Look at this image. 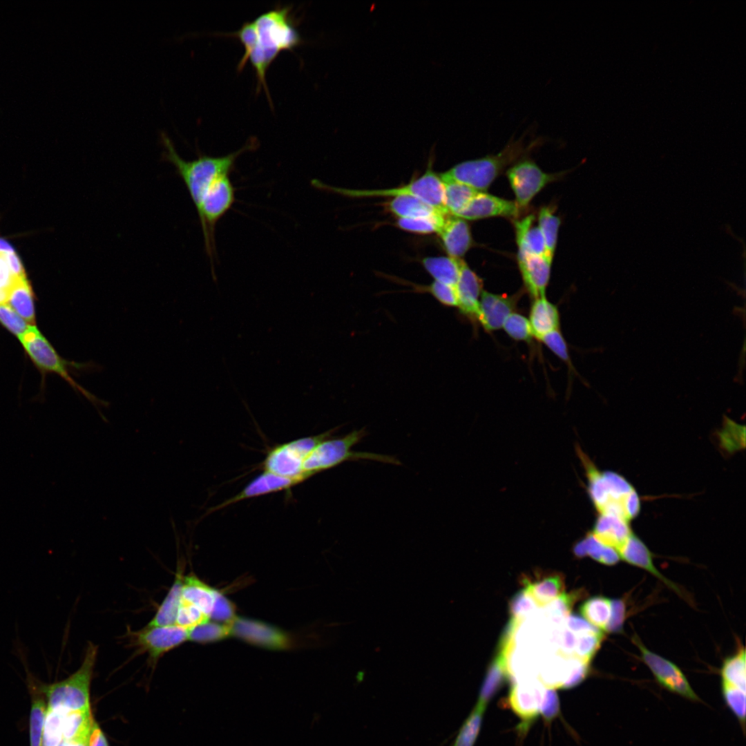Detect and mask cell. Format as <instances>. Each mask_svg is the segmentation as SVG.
I'll return each instance as SVG.
<instances>
[{"mask_svg": "<svg viewBox=\"0 0 746 746\" xmlns=\"http://www.w3.org/2000/svg\"><path fill=\"white\" fill-rule=\"evenodd\" d=\"M291 8L277 6L255 20L244 23L238 30L224 34L240 41L245 52L237 68L240 70L248 60L250 61L257 79L256 90L260 91L263 87L269 101L266 82L268 68L281 51L291 50L303 41Z\"/></svg>", "mask_w": 746, "mask_h": 746, "instance_id": "obj_1", "label": "cell"}, {"mask_svg": "<svg viewBox=\"0 0 746 746\" xmlns=\"http://www.w3.org/2000/svg\"><path fill=\"white\" fill-rule=\"evenodd\" d=\"M160 140L163 146L162 159L173 165L177 174L186 185L197 211L211 183L220 175H229L234 169L238 157L258 146L256 139L254 138L240 149L224 156L213 157L198 153L196 159L186 160L178 154L166 132H160Z\"/></svg>", "mask_w": 746, "mask_h": 746, "instance_id": "obj_2", "label": "cell"}, {"mask_svg": "<svg viewBox=\"0 0 746 746\" xmlns=\"http://www.w3.org/2000/svg\"><path fill=\"white\" fill-rule=\"evenodd\" d=\"M577 454L584 467L588 492L598 515L618 516L630 522L640 511V499L635 488L622 475L601 471L580 448Z\"/></svg>", "mask_w": 746, "mask_h": 746, "instance_id": "obj_3", "label": "cell"}, {"mask_svg": "<svg viewBox=\"0 0 746 746\" xmlns=\"http://www.w3.org/2000/svg\"><path fill=\"white\" fill-rule=\"evenodd\" d=\"M367 434L365 428L354 430L338 438H327L320 442L309 453L303 463V472L311 477L347 461L370 460L393 465H401L399 459L391 455L368 452H358L352 448Z\"/></svg>", "mask_w": 746, "mask_h": 746, "instance_id": "obj_4", "label": "cell"}, {"mask_svg": "<svg viewBox=\"0 0 746 746\" xmlns=\"http://www.w3.org/2000/svg\"><path fill=\"white\" fill-rule=\"evenodd\" d=\"M98 647L89 642L80 667L67 678L42 685L48 700L47 709L64 711L90 708V686L97 660Z\"/></svg>", "mask_w": 746, "mask_h": 746, "instance_id": "obj_5", "label": "cell"}, {"mask_svg": "<svg viewBox=\"0 0 746 746\" xmlns=\"http://www.w3.org/2000/svg\"><path fill=\"white\" fill-rule=\"evenodd\" d=\"M523 140L511 139L499 153L461 162L439 176L442 182H459L483 192L504 167L526 151Z\"/></svg>", "mask_w": 746, "mask_h": 746, "instance_id": "obj_6", "label": "cell"}, {"mask_svg": "<svg viewBox=\"0 0 746 746\" xmlns=\"http://www.w3.org/2000/svg\"><path fill=\"white\" fill-rule=\"evenodd\" d=\"M312 185L316 189L350 198L391 197L409 195L419 198L430 206L450 214L445 204L444 189L438 175L430 167L418 179L398 188L383 189H350L330 186L314 179Z\"/></svg>", "mask_w": 746, "mask_h": 746, "instance_id": "obj_7", "label": "cell"}, {"mask_svg": "<svg viewBox=\"0 0 746 746\" xmlns=\"http://www.w3.org/2000/svg\"><path fill=\"white\" fill-rule=\"evenodd\" d=\"M24 350L38 368L44 372H53L67 381L72 388L83 394L99 410V406H107L108 402L98 399L78 384L69 374V367L80 369L92 365L68 362L62 358L35 325H30L19 338Z\"/></svg>", "mask_w": 746, "mask_h": 746, "instance_id": "obj_8", "label": "cell"}, {"mask_svg": "<svg viewBox=\"0 0 746 746\" xmlns=\"http://www.w3.org/2000/svg\"><path fill=\"white\" fill-rule=\"evenodd\" d=\"M235 200V188L229 175H222L217 178L208 188L197 211L202 230L205 251L211 262L216 255V224L231 209Z\"/></svg>", "mask_w": 746, "mask_h": 746, "instance_id": "obj_9", "label": "cell"}, {"mask_svg": "<svg viewBox=\"0 0 746 746\" xmlns=\"http://www.w3.org/2000/svg\"><path fill=\"white\" fill-rule=\"evenodd\" d=\"M333 430L301 437L279 444L269 450L262 462L264 470L276 475L306 480L311 476L303 472V463L313 449L329 438Z\"/></svg>", "mask_w": 746, "mask_h": 746, "instance_id": "obj_10", "label": "cell"}, {"mask_svg": "<svg viewBox=\"0 0 746 746\" xmlns=\"http://www.w3.org/2000/svg\"><path fill=\"white\" fill-rule=\"evenodd\" d=\"M632 641L640 650L642 660L651 670L660 685L689 700L701 701L684 673L676 664L650 651L637 635H633Z\"/></svg>", "mask_w": 746, "mask_h": 746, "instance_id": "obj_11", "label": "cell"}, {"mask_svg": "<svg viewBox=\"0 0 746 746\" xmlns=\"http://www.w3.org/2000/svg\"><path fill=\"white\" fill-rule=\"evenodd\" d=\"M189 630L176 624L147 627L132 632V642L140 651L147 653L155 664L166 653L189 640Z\"/></svg>", "mask_w": 746, "mask_h": 746, "instance_id": "obj_12", "label": "cell"}, {"mask_svg": "<svg viewBox=\"0 0 746 746\" xmlns=\"http://www.w3.org/2000/svg\"><path fill=\"white\" fill-rule=\"evenodd\" d=\"M507 176L519 209L526 207L534 196L553 180V175L542 171L529 160H522L510 167L507 171Z\"/></svg>", "mask_w": 746, "mask_h": 746, "instance_id": "obj_13", "label": "cell"}, {"mask_svg": "<svg viewBox=\"0 0 746 746\" xmlns=\"http://www.w3.org/2000/svg\"><path fill=\"white\" fill-rule=\"evenodd\" d=\"M228 625L231 635L260 647L278 649L289 644L282 631L259 621L236 617Z\"/></svg>", "mask_w": 746, "mask_h": 746, "instance_id": "obj_14", "label": "cell"}, {"mask_svg": "<svg viewBox=\"0 0 746 746\" xmlns=\"http://www.w3.org/2000/svg\"><path fill=\"white\" fill-rule=\"evenodd\" d=\"M304 481L302 479L283 477L264 470L249 482L238 493L215 507L209 508L206 514H210L248 499L288 490Z\"/></svg>", "mask_w": 746, "mask_h": 746, "instance_id": "obj_15", "label": "cell"}, {"mask_svg": "<svg viewBox=\"0 0 746 746\" xmlns=\"http://www.w3.org/2000/svg\"><path fill=\"white\" fill-rule=\"evenodd\" d=\"M546 687L537 678L513 681L508 703L513 711L524 721H530L539 714Z\"/></svg>", "mask_w": 746, "mask_h": 746, "instance_id": "obj_16", "label": "cell"}, {"mask_svg": "<svg viewBox=\"0 0 746 746\" xmlns=\"http://www.w3.org/2000/svg\"><path fill=\"white\" fill-rule=\"evenodd\" d=\"M459 276L456 285L458 305L460 312L470 321L478 322L479 298L482 292V281L466 262L458 258Z\"/></svg>", "mask_w": 746, "mask_h": 746, "instance_id": "obj_17", "label": "cell"}, {"mask_svg": "<svg viewBox=\"0 0 746 746\" xmlns=\"http://www.w3.org/2000/svg\"><path fill=\"white\" fill-rule=\"evenodd\" d=\"M479 301L478 322L486 331L491 332L503 327L506 319L515 308L518 297L495 294L482 291Z\"/></svg>", "mask_w": 746, "mask_h": 746, "instance_id": "obj_18", "label": "cell"}, {"mask_svg": "<svg viewBox=\"0 0 746 746\" xmlns=\"http://www.w3.org/2000/svg\"><path fill=\"white\" fill-rule=\"evenodd\" d=\"M519 210L515 202L479 192L455 216L465 220L493 216H516Z\"/></svg>", "mask_w": 746, "mask_h": 746, "instance_id": "obj_19", "label": "cell"}, {"mask_svg": "<svg viewBox=\"0 0 746 746\" xmlns=\"http://www.w3.org/2000/svg\"><path fill=\"white\" fill-rule=\"evenodd\" d=\"M620 559L629 564L642 568L658 578L676 593L687 599L683 591L673 582L664 576L654 566L652 553L645 544L633 533L618 551Z\"/></svg>", "mask_w": 746, "mask_h": 746, "instance_id": "obj_20", "label": "cell"}, {"mask_svg": "<svg viewBox=\"0 0 746 746\" xmlns=\"http://www.w3.org/2000/svg\"><path fill=\"white\" fill-rule=\"evenodd\" d=\"M553 257L526 256L518 258L519 269L526 288L535 299L545 297Z\"/></svg>", "mask_w": 746, "mask_h": 746, "instance_id": "obj_21", "label": "cell"}, {"mask_svg": "<svg viewBox=\"0 0 746 746\" xmlns=\"http://www.w3.org/2000/svg\"><path fill=\"white\" fill-rule=\"evenodd\" d=\"M437 233L450 257L461 258L471 245L472 238L468 223L455 216H445Z\"/></svg>", "mask_w": 746, "mask_h": 746, "instance_id": "obj_22", "label": "cell"}, {"mask_svg": "<svg viewBox=\"0 0 746 746\" xmlns=\"http://www.w3.org/2000/svg\"><path fill=\"white\" fill-rule=\"evenodd\" d=\"M590 533L597 541L617 551L633 533L630 522L611 515H598Z\"/></svg>", "mask_w": 746, "mask_h": 746, "instance_id": "obj_23", "label": "cell"}, {"mask_svg": "<svg viewBox=\"0 0 746 746\" xmlns=\"http://www.w3.org/2000/svg\"><path fill=\"white\" fill-rule=\"evenodd\" d=\"M534 220V216L529 215L515 222L518 258L526 256H551L547 253L544 238L539 227H532Z\"/></svg>", "mask_w": 746, "mask_h": 746, "instance_id": "obj_24", "label": "cell"}, {"mask_svg": "<svg viewBox=\"0 0 746 746\" xmlns=\"http://www.w3.org/2000/svg\"><path fill=\"white\" fill-rule=\"evenodd\" d=\"M528 321L533 336L539 340L544 335L559 329L558 309L546 297L535 299L530 308Z\"/></svg>", "mask_w": 746, "mask_h": 746, "instance_id": "obj_25", "label": "cell"}, {"mask_svg": "<svg viewBox=\"0 0 746 746\" xmlns=\"http://www.w3.org/2000/svg\"><path fill=\"white\" fill-rule=\"evenodd\" d=\"M182 569V568H178L171 587L162 604L158 607L155 615L146 625L147 627H161L175 624L178 608L182 599V589L184 578Z\"/></svg>", "mask_w": 746, "mask_h": 746, "instance_id": "obj_26", "label": "cell"}, {"mask_svg": "<svg viewBox=\"0 0 746 746\" xmlns=\"http://www.w3.org/2000/svg\"><path fill=\"white\" fill-rule=\"evenodd\" d=\"M6 303L29 325H35L33 291L26 276L15 282L8 294Z\"/></svg>", "mask_w": 746, "mask_h": 746, "instance_id": "obj_27", "label": "cell"}, {"mask_svg": "<svg viewBox=\"0 0 746 746\" xmlns=\"http://www.w3.org/2000/svg\"><path fill=\"white\" fill-rule=\"evenodd\" d=\"M387 208L398 218H432L446 215L424 201L409 195L392 198L388 202Z\"/></svg>", "mask_w": 746, "mask_h": 746, "instance_id": "obj_28", "label": "cell"}, {"mask_svg": "<svg viewBox=\"0 0 746 746\" xmlns=\"http://www.w3.org/2000/svg\"><path fill=\"white\" fill-rule=\"evenodd\" d=\"M525 589L538 606H546L564 591V582L562 575H547L534 582L525 580Z\"/></svg>", "mask_w": 746, "mask_h": 746, "instance_id": "obj_29", "label": "cell"}, {"mask_svg": "<svg viewBox=\"0 0 746 746\" xmlns=\"http://www.w3.org/2000/svg\"><path fill=\"white\" fill-rule=\"evenodd\" d=\"M215 591L193 575L184 576L182 598L196 606L209 617L213 607Z\"/></svg>", "mask_w": 746, "mask_h": 746, "instance_id": "obj_30", "label": "cell"}, {"mask_svg": "<svg viewBox=\"0 0 746 746\" xmlns=\"http://www.w3.org/2000/svg\"><path fill=\"white\" fill-rule=\"evenodd\" d=\"M93 722L90 709L66 711L62 723L63 740H88Z\"/></svg>", "mask_w": 746, "mask_h": 746, "instance_id": "obj_31", "label": "cell"}, {"mask_svg": "<svg viewBox=\"0 0 746 746\" xmlns=\"http://www.w3.org/2000/svg\"><path fill=\"white\" fill-rule=\"evenodd\" d=\"M573 552L577 557L589 556L607 566L615 565L620 560L615 548L602 544L590 532L575 545Z\"/></svg>", "mask_w": 746, "mask_h": 746, "instance_id": "obj_32", "label": "cell"}, {"mask_svg": "<svg viewBox=\"0 0 746 746\" xmlns=\"http://www.w3.org/2000/svg\"><path fill=\"white\" fill-rule=\"evenodd\" d=\"M745 650L740 648L725 658L720 670L721 685L746 691Z\"/></svg>", "mask_w": 746, "mask_h": 746, "instance_id": "obj_33", "label": "cell"}, {"mask_svg": "<svg viewBox=\"0 0 746 746\" xmlns=\"http://www.w3.org/2000/svg\"><path fill=\"white\" fill-rule=\"evenodd\" d=\"M422 265L434 280L456 287L459 276L457 258L427 257Z\"/></svg>", "mask_w": 746, "mask_h": 746, "instance_id": "obj_34", "label": "cell"}, {"mask_svg": "<svg viewBox=\"0 0 746 746\" xmlns=\"http://www.w3.org/2000/svg\"><path fill=\"white\" fill-rule=\"evenodd\" d=\"M611 611V600L603 596L591 597L580 607V613L586 621L603 632L606 631Z\"/></svg>", "mask_w": 746, "mask_h": 746, "instance_id": "obj_35", "label": "cell"}, {"mask_svg": "<svg viewBox=\"0 0 746 746\" xmlns=\"http://www.w3.org/2000/svg\"><path fill=\"white\" fill-rule=\"evenodd\" d=\"M506 676L505 662L497 655L487 671L481 687L477 703L486 707L487 703L503 685Z\"/></svg>", "mask_w": 746, "mask_h": 746, "instance_id": "obj_36", "label": "cell"}, {"mask_svg": "<svg viewBox=\"0 0 746 746\" xmlns=\"http://www.w3.org/2000/svg\"><path fill=\"white\" fill-rule=\"evenodd\" d=\"M442 182V181H441ZM445 204L448 213L456 216L479 192L467 185L455 182H442Z\"/></svg>", "mask_w": 746, "mask_h": 746, "instance_id": "obj_37", "label": "cell"}, {"mask_svg": "<svg viewBox=\"0 0 746 746\" xmlns=\"http://www.w3.org/2000/svg\"><path fill=\"white\" fill-rule=\"evenodd\" d=\"M486 707L477 703L459 729L452 746H474L480 731Z\"/></svg>", "mask_w": 746, "mask_h": 746, "instance_id": "obj_38", "label": "cell"}, {"mask_svg": "<svg viewBox=\"0 0 746 746\" xmlns=\"http://www.w3.org/2000/svg\"><path fill=\"white\" fill-rule=\"evenodd\" d=\"M231 635L228 624L207 621L189 630V640L198 643H209L225 638Z\"/></svg>", "mask_w": 746, "mask_h": 746, "instance_id": "obj_39", "label": "cell"}, {"mask_svg": "<svg viewBox=\"0 0 746 746\" xmlns=\"http://www.w3.org/2000/svg\"><path fill=\"white\" fill-rule=\"evenodd\" d=\"M576 643L573 656L586 662H591L592 658L600 647L604 639V632L597 630L576 634Z\"/></svg>", "mask_w": 746, "mask_h": 746, "instance_id": "obj_40", "label": "cell"}, {"mask_svg": "<svg viewBox=\"0 0 746 746\" xmlns=\"http://www.w3.org/2000/svg\"><path fill=\"white\" fill-rule=\"evenodd\" d=\"M538 221V227L544 236L547 253L553 257L557 244L560 218L554 215L548 207H544L540 210Z\"/></svg>", "mask_w": 746, "mask_h": 746, "instance_id": "obj_41", "label": "cell"}, {"mask_svg": "<svg viewBox=\"0 0 746 746\" xmlns=\"http://www.w3.org/2000/svg\"><path fill=\"white\" fill-rule=\"evenodd\" d=\"M65 711L47 709L42 746H57L63 741L62 723Z\"/></svg>", "mask_w": 746, "mask_h": 746, "instance_id": "obj_42", "label": "cell"}, {"mask_svg": "<svg viewBox=\"0 0 746 746\" xmlns=\"http://www.w3.org/2000/svg\"><path fill=\"white\" fill-rule=\"evenodd\" d=\"M581 593L580 591L562 593L548 604L546 611L548 618L555 624L562 623L569 615L574 603L581 597Z\"/></svg>", "mask_w": 746, "mask_h": 746, "instance_id": "obj_43", "label": "cell"}, {"mask_svg": "<svg viewBox=\"0 0 746 746\" xmlns=\"http://www.w3.org/2000/svg\"><path fill=\"white\" fill-rule=\"evenodd\" d=\"M47 707L42 698L35 699L30 714V746H42L44 722Z\"/></svg>", "mask_w": 746, "mask_h": 746, "instance_id": "obj_44", "label": "cell"}, {"mask_svg": "<svg viewBox=\"0 0 746 746\" xmlns=\"http://www.w3.org/2000/svg\"><path fill=\"white\" fill-rule=\"evenodd\" d=\"M209 620V616L196 606L181 599L175 624L187 630Z\"/></svg>", "mask_w": 746, "mask_h": 746, "instance_id": "obj_45", "label": "cell"}, {"mask_svg": "<svg viewBox=\"0 0 746 746\" xmlns=\"http://www.w3.org/2000/svg\"><path fill=\"white\" fill-rule=\"evenodd\" d=\"M447 215V214H446ZM432 218H397V226L410 232L427 234L437 233L445 216Z\"/></svg>", "mask_w": 746, "mask_h": 746, "instance_id": "obj_46", "label": "cell"}, {"mask_svg": "<svg viewBox=\"0 0 746 746\" xmlns=\"http://www.w3.org/2000/svg\"><path fill=\"white\" fill-rule=\"evenodd\" d=\"M502 327L512 338L517 341H529L533 336L529 321L517 313H512L506 319Z\"/></svg>", "mask_w": 746, "mask_h": 746, "instance_id": "obj_47", "label": "cell"}, {"mask_svg": "<svg viewBox=\"0 0 746 746\" xmlns=\"http://www.w3.org/2000/svg\"><path fill=\"white\" fill-rule=\"evenodd\" d=\"M508 606L511 619L521 622L533 613L538 606L524 589L511 598Z\"/></svg>", "mask_w": 746, "mask_h": 746, "instance_id": "obj_48", "label": "cell"}, {"mask_svg": "<svg viewBox=\"0 0 746 746\" xmlns=\"http://www.w3.org/2000/svg\"><path fill=\"white\" fill-rule=\"evenodd\" d=\"M0 323L18 338L30 326L7 303H0Z\"/></svg>", "mask_w": 746, "mask_h": 746, "instance_id": "obj_49", "label": "cell"}, {"mask_svg": "<svg viewBox=\"0 0 746 746\" xmlns=\"http://www.w3.org/2000/svg\"><path fill=\"white\" fill-rule=\"evenodd\" d=\"M419 290L431 294L439 303L448 307H457L456 287L434 280L431 284L420 287Z\"/></svg>", "mask_w": 746, "mask_h": 746, "instance_id": "obj_50", "label": "cell"}, {"mask_svg": "<svg viewBox=\"0 0 746 746\" xmlns=\"http://www.w3.org/2000/svg\"><path fill=\"white\" fill-rule=\"evenodd\" d=\"M236 617L235 608L233 604L221 593L216 590L213 607L209 618L213 620L223 622L225 624H228Z\"/></svg>", "mask_w": 746, "mask_h": 746, "instance_id": "obj_51", "label": "cell"}, {"mask_svg": "<svg viewBox=\"0 0 746 746\" xmlns=\"http://www.w3.org/2000/svg\"><path fill=\"white\" fill-rule=\"evenodd\" d=\"M569 669L566 679L562 688L568 689L578 685L587 676L590 670V663L577 658H568Z\"/></svg>", "mask_w": 746, "mask_h": 746, "instance_id": "obj_52", "label": "cell"}, {"mask_svg": "<svg viewBox=\"0 0 746 746\" xmlns=\"http://www.w3.org/2000/svg\"><path fill=\"white\" fill-rule=\"evenodd\" d=\"M8 253L0 252V303L6 302L10 288L19 278L14 274L11 269L8 260Z\"/></svg>", "mask_w": 746, "mask_h": 746, "instance_id": "obj_53", "label": "cell"}, {"mask_svg": "<svg viewBox=\"0 0 746 746\" xmlns=\"http://www.w3.org/2000/svg\"><path fill=\"white\" fill-rule=\"evenodd\" d=\"M540 341L560 359L571 363L566 341L559 329L544 335Z\"/></svg>", "mask_w": 746, "mask_h": 746, "instance_id": "obj_54", "label": "cell"}, {"mask_svg": "<svg viewBox=\"0 0 746 746\" xmlns=\"http://www.w3.org/2000/svg\"><path fill=\"white\" fill-rule=\"evenodd\" d=\"M611 615L606 631L610 633H621L623 631V626L626 615L625 603L621 599H613L611 600Z\"/></svg>", "mask_w": 746, "mask_h": 746, "instance_id": "obj_55", "label": "cell"}, {"mask_svg": "<svg viewBox=\"0 0 746 746\" xmlns=\"http://www.w3.org/2000/svg\"><path fill=\"white\" fill-rule=\"evenodd\" d=\"M560 711V702L553 688L546 687L539 713L548 721L556 717Z\"/></svg>", "mask_w": 746, "mask_h": 746, "instance_id": "obj_56", "label": "cell"}, {"mask_svg": "<svg viewBox=\"0 0 746 746\" xmlns=\"http://www.w3.org/2000/svg\"><path fill=\"white\" fill-rule=\"evenodd\" d=\"M564 622L566 628L576 634L600 630L577 615H568Z\"/></svg>", "mask_w": 746, "mask_h": 746, "instance_id": "obj_57", "label": "cell"}, {"mask_svg": "<svg viewBox=\"0 0 746 746\" xmlns=\"http://www.w3.org/2000/svg\"><path fill=\"white\" fill-rule=\"evenodd\" d=\"M576 634L564 629L560 635L559 644L564 655L573 656L576 643Z\"/></svg>", "mask_w": 746, "mask_h": 746, "instance_id": "obj_58", "label": "cell"}, {"mask_svg": "<svg viewBox=\"0 0 746 746\" xmlns=\"http://www.w3.org/2000/svg\"><path fill=\"white\" fill-rule=\"evenodd\" d=\"M88 746H108L104 733L95 720L89 734Z\"/></svg>", "mask_w": 746, "mask_h": 746, "instance_id": "obj_59", "label": "cell"}, {"mask_svg": "<svg viewBox=\"0 0 746 746\" xmlns=\"http://www.w3.org/2000/svg\"><path fill=\"white\" fill-rule=\"evenodd\" d=\"M57 746H88V740H63Z\"/></svg>", "mask_w": 746, "mask_h": 746, "instance_id": "obj_60", "label": "cell"}, {"mask_svg": "<svg viewBox=\"0 0 746 746\" xmlns=\"http://www.w3.org/2000/svg\"><path fill=\"white\" fill-rule=\"evenodd\" d=\"M15 251L12 245L6 239L0 238V252H9Z\"/></svg>", "mask_w": 746, "mask_h": 746, "instance_id": "obj_61", "label": "cell"}]
</instances>
